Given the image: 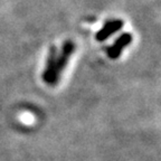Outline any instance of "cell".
<instances>
[{"label": "cell", "mask_w": 161, "mask_h": 161, "mask_svg": "<svg viewBox=\"0 0 161 161\" xmlns=\"http://www.w3.org/2000/svg\"><path fill=\"white\" fill-rule=\"evenodd\" d=\"M56 59H57V50L55 46H52L47 58V66L43 73L44 82L49 85H56L58 80V76L56 75Z\"/></svg>", "instance_id": "1"}, {"label": "cell", "mask_w": 161, "mask_h": 161, "mask_svg": "<svg viewBox=\"0 0 161 161\" xmlns=\"http://www.w3.org/2000/svg\"><path fill=\"white\" fill-rule=\"evenodd\" d=\"M74 50H75V44L72 40H66L63 44L60 54L57 56V59H56V75L58 77H59V74L65 69L68 59H69L70 55L73 54Z\"/></svg>", "instance_id": "2"}, {"label": "cell", "mask_w": 161, "mask_h": 161, "mask_svg": "<svg viewBox=\"0 0 161 161\" xmlns=\"http://www.w3.org/2000/svg\"><path fill=\"white\" fill-rule=\"evenodd\" d=\"M131 42H132V35H131L130 33H124V34H122V35H120L115 39L113 45L110 46V47L106 49L108 56L110 58H112V59L119 58L121 53H122V49L125 48Z\"/></svg>", "instance_id": "3"}, {"label": "cell", "mask_w": 161, "mask_h": 161, "mask_svg": "<svg viewBox=\"0 0 161 161\" xmlns=\"http://www.w3.org/2000/svg\"><path fill=\"white\" fill-rule=\"evenodd\" d=\"M123 27V20L121 19H114V20H108L104 24V26L98 30L95 35V38L97 42H104L108 39L111 35H113L114 33L119 31L121 28Z\"/></svg>", "instance_id": "4"}]
</instances>
